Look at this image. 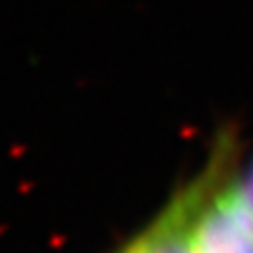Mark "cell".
Listing matches in <instances>:
<instances>
[{
  "label": "cell",
  "instance_id": "obj_1",
  "mask_svg": "<svg viewBox=\"0 0 253 253\" xmlns=\"http://www.w3.org/2000/svg\"><path fill=\"white\" fill-rule=\"evenodd\" d=\"M192 253H253V207L239 186L211 194L201 209Z\"/></svg>",
  "mask_w": 253,
  "mask_h": 253
},
{
  "label": "cell",
  "instance_id": "obj_2",
  "mask_svg": "<svg viewBox=\"0 0 253 253\" xmlns=\"http://www.w3.org/2000/svg\"><path fill=\"white\" fill-rule=\"evenodd\" d=\"M209 196L211 190L203 179L184 192V196L173 203L171 209H167V213L125 253H192L194 226Z\"/></svg>",
  "mask_w": 253,
  "mask_h": 253
},
{
  "label": "cell",
  "instance_id": "obj_3",
  "mask_svg": "<svg viewBox=\"0 0 253 253\" xmlns=\"http://www.w3.org/2000/svg\"><path fill=\"white\" fill-rule=\"evenodd\" d=\"M239 190L243 192L245 199H247V203L253 207V167H251V171L247 173V177H245L241 184H239Z\"/></svg>",
  "mask_w": 253,
  "mask_h": 253
}]
</instances>
